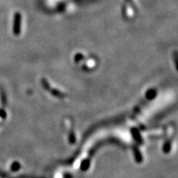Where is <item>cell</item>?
Returning <instances> with one entry per match:
<instances>
[{"label": "cell", "instance_id": "cell-1", "mask_svg": "<svg viewBox=\"0 0 178 178\" xmlns=\"http://www.w3.org/2000/svg\"><path fill=\"white\" fill-rule=\"evenodd\" d=\"M132 134L134 135V139H135L138 143H142L141 136H140V134H139L138 130H136V129H132Z\"/></svg>", "mask_w": 178, "mask_h": 178}, {"label": "cell", "instance_id": "cell-2", "mask_svg": "<svg viewBox=\"0 0 178 178\" xmlns=\"http://www.w3.org/2000/svg\"><path fill=\"white\" fill-rule=\"evenodd\" d=\"M134 154H135V159H136L137 162H140L142 161V155L139 152V150L138 149H135L134 150Z\"/></svg>", "mask_w": 178, "mask_h": 178}, {"label": "cell", "instance_id": "cell-3", "mask_svg": "<svg viewBox=\"0 0 178 178\" xmlns=\"http://www.w3.org/2000/svg\"><path fill=\"white\" fill-rule=\"evenodd\" d=\"M88 166H89V162H88V160H87V161H84V162L82 163V169H83V170L88 169Z\"/></svg>", "mask_w": 178, "mask_h": 178}]
</instances>
